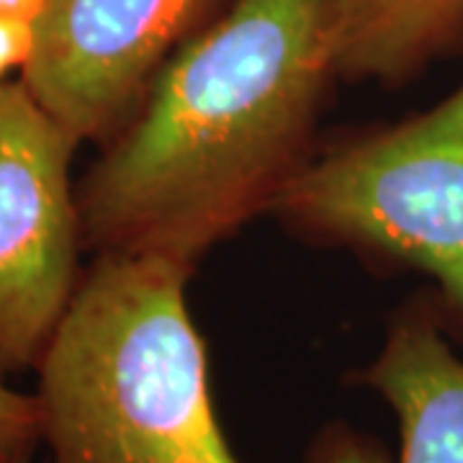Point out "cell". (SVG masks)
<instances>
[{"label": "cell", "instance_id": "1", "mask_svg": "<svg viewBox=\"0 0 463 463\" xmlns=\"http://www.w3.org/2000/svg\"><path fill=\"white\" fill-rule=\"evenodd\" d=\"M337 72L335 0H237L167 60L78 185L83 248L191 265L270 214Z\"/></svg>", "mask_w": 463, "mask_h": 463}, {"label": "cell", "instance_id": "10", "mask_svg": "<svg viewBox=\"0 0 463 463\" xmlns=\"http://www.w3.org/2000/svg\"><path fill=\"white\" fill-rule=\"evenodd\" d=\"M42 5H44V0H0V16L33 24L36 16L42 14Z\"/></svg>", "mask_w": 463, "mask_h": 463}, {"label": "cell", "instance_id": "6", "mask_svg": "<svg viewBox=\"0 0 463 463\" xmlns=\"http://www.w3.org/2000/svg\"><path fill=\"white\" fill-rule=\"evenodd\" d=\"M397 414L394 463H463V358L453 353L428 307L404 309L381 353L358 373ZM307 463H392L376 438L330 422L317 432Z\"/></svg>", "mask_w": 463, "mask_h": 463}, {"label": "cell", "instance_id": "4", "mask_svg": "<svg viewBox=\"0 0 463 463\" xmlns=\"http://www.w3.org/2000/svg\"><path fill=\"white\" fill-rule=\"evenodd\" d=\"M75 147L21 80L0 85V381L36 368L80 283Z\"/></svg>", "mask_w": 463, "mask_h": 463}, {"label": "cell", "instance_id": "5", "mask_svg": "<svg viewBox=\"0 0 463 463\" xmlns=\"http://www.w3.org/2000/svg\"><path fill=\"white\" fill-rule=\"evenodd\" d=\"M206 0H44L21 83L78 145L127 124Z\"/></svg>", "mask_w": 463, "mask_h": 463}, {"label": "cell", "instance_id": "3", "mask_svg": "<svg viewBox=\"0 0 463 463\" xmlns=\"http://www.w3.org/2000/svg\"><path fill=\"white\" fill-rule=\"evenodd\" d=\"M270 214L425 270L463 327V85L425 114L309 157Z\"/></svg>", "mask_w": 463, "mask_h": 463}, {"label": "cell", "instance_id": "7", "mask_svg": "<svg viewBox=\"0 0 463 463\" xmlns=\"http://www.w3.org/2000/svg\"><path fill=\"white\" fill-rule=\"evenodd\" d=\"M463 42V0H335L337 72L399 83Z\"/></svg>", "mask_w": 463, "mask_h": 463}, {"label": "cell", "instance_id": "2", "mask_svg": "<svg viewBox=\"0 0 463 463\" xmlns=\"http://www.w3.org/2000/svg\"><path fill=\"white\" fill-rule=\"evenodd\" d=\"M191 265L100 252L36 364L50 463H242L216 417Z\"/></svg>", "mask_w": 463, "mask_h": 463}, {"label": "cell", "instance_id": "8", "mask_svg": "<svg viewBox=\"0 0 463 463\" xmlns=\"http://www.w3.org/2000/svg\"><path fill=\"white\" fill-rule=\"evenodd\" d=\"M42 443V407L36 394L0 381V463H32Z\"/></svg>", "mask_w": 463, "mask_h": 463}, {"label": "cell", "instance_id": "9", "mask_svg": "<svg viewBox=\"0 0 463 463\" xmlns=\"http://www.w3.org/2000/svg\"><path fill=\"white\" fill-rule=\"evenodd\" d=\"M33 50V24L0 16V85L11 70H24Z\"/></svg>", "mask_w": 463, "mask_h": 463}]
</instances>
